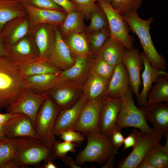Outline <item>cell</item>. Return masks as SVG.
I'll return each mask as SVG.
<instances>
[{
    "mask_svg": "<svg viewBox=\"0 0 168 168\" xmlns=\"http://www.w3.org/2000/svg\"><path fill=\"white\" fill-rule=\"evenodd\" d=\"M86 34L90 49L94 55H96L100 49L110 37L109 28Z\"/></svg>",
    "mask_w": 168,
    "mask_h": 168,
    "instance_id": "36",
    "label": "cell"
},
{
    "mask_svg": "<svg viewBox=\"0 0 168 168\" xmlns=\"http://www.w3.org/2000/svg\"><path fill=\"white\" fill-rule=\"evenodd\" d=\"M29 20L30 32L38 25L47 24L59 28L67 15L64 11L42 9L21 2Z\"/></svg>",
    "mask_w": 168,
    "mask_h": 168,
    "instance_id": "12",
    "label": "cell"
},
{
    "mask_svg": "<svg viewBox=\"0 0 168 168\" xmlns=\"http://www.w3.org/2000/svg\"><path fill=\"white\" fill-rule=\"evenodd\" d=\"M19 138V146L14 159L18 168L39 166L42 161L45 163L54 161L56 157L53 148L48 147L37 138Z\"/></svg>",
    "mask_w": 168,
    "mask_h": 168,
    "instance_id": "3",
    "label": "cell"
},
{
    "mask_svg": "<svg viewBox=\"0 0 168 168\" xmlns=\"http://www.w3.org/2000/svg\"><path fill=\"white\" fill-rule=\"evenodd\" d=\"M86 102L85 97L82 94L74 105L69 108L61 110L55 121L53 131L54 135H58L63 131L73 128Z\"/></svg>",
    "mask_w": 168,
    "mask_h": 168,
    "instance_id": "21",
    "label": "cell"
},
{
    "mask_svg": "<svg viewBox=\"0 0 168 168\" xmlns=\"http://www.w3.org/2000/svg\"><path fill=\"white\" fill-rule=\"evenodd\" d=\"M58 135L61 139L64 141L79 144L85 139V137L78 131L70 129L63 131Z\"/></svg>",
    "mask_w": 168,
    "mask_h": 168,
    "instance_id": "41",
    "label": "cell"
},
{
    "mask_svg": "<svg viewBox=\"0 0 168 168\" xmlns=\"http://www.w3.org/2000/svg\"><path fill=\"white\" fill-rule=\"evenodd\" d=\"M91 66V72L98 75L109 81L115 67L109 64L101 57L97 55H95Z\"/></svg>",
    "mask_w": 168,
    "mask_h": 168,
    "instance_id": "37",
    "label": "cell"
},
{
    "mask_svg": "<svg viewBox=\"0 0 168 168\" xmlns=\"http://www.w3.org/2000/svg\"><path fill=\"white\" fill-rule=\"evenodd\" d=\"M16 114H12L8 112L4 114L0 113V124H5Z\"/></svg>",
    "mask_w": 168,
    "mask_h": 168,
    "instance_id": "47",
    "label": "cell"
},
{
    "mask_svg": "<svg viewBox=\"0 0 168 168\" xmlns=\"http://www.w3.org/2000/svg\"><path fill=\"white\" fill-rule=\"evenodd\" d=\"M138 168H155V167L150 164L144 161H142L139 164L137 167Z\"/></svg>",
    "mask_w": 168,
    "mask_h": 168,
    "instance_id": "49",
    "label": "cell"
},
{
    "mask_svg": "<svg viewBox=\"0 0 168 168\" xmlns=\"http://www.w3.org/2000/svg\"><path fill=\"white\" fill-rule=\"evenodd\" d=\"M4 124H0V140L6 138L4 134Z\"/></svg>",
    "mask_w": 168,
    "mask_h": 168,
    "instance_id": "51",
    "label": "cell"
},
{
    "mask_svg": "<svg viewBox=\"0 0 168 168\" xmlns=\"http://www.w3.org/2000/svg\"><path fill=\"white\" fill-rule=\"evenodd\" d=\"M4 134L8 139L24 137L37 138L30 118L22 114H17L5 124Z\"/></svg>",
    "mask_w": 168,
    "mask_h": 168,
    "instance_id": "19",
    "label": "cell"
},
{
    "mask_svg": "<svg viewBox=\"0 0 168 168\" xmlns=\"http://www.w3.org/2000/svg\"><path fill=\"white\" fill-rule=\"evenodd\" d=\"M44 168H57V167L54 163V161H49L45 163Z\"/></svg>",
    "mask_w": 168,
    "mask_h": 168,
    "instance_id": "52",
    "label": "cell"
},
{
    "mask_svg": "<svg viewBox=\"0 0 168 168\" xmlns=\"http://www.w3.org/2000/svg\"><path fill=\"white\" fill-rule=\"evenodd\" d=\"M26 89V79L17 66L6 56H0V108L13 104Z\"/></svg>",
    "mask_w": 168,
    "mask_h": 168,
    "instance_id": "1",
    "label": "cell"
},
{
    "mask_svg": "<svg viewBox=\"0 0 168 168\" xmlns=\"http://www.w3.org/2000/svg\"><path fill=\"white\" fill-rule=\"evenodd\" d=\"M21 2H26L28 0H17Z\"/></svg>",
    "mask_w": 168,
    "mask_h": 168,
    "instance_id": "53",
    "label": "cell"
},
{
    "mask_svg": "<svg viewBox=\"0 0 168 168\" xmlns=\"http://www.w3.org/2000/svg\"><path fill=\"white\" fill-rule=\"evenodd\" d=\"M140 54L143 62L144 70L142 75L143 88L141 92L139 93L137 100L139 105L145 106L147 101V94L152 87V83H155L160 76L168 73L166 71L157 69L153 67L143 52Z\"/></svg>",
    "mask_w": 168,
    "mask_h": 168,
    "instance_id": "23",
    "label": "cell"
},
{
    "mask_svg": "<svg viewBox=\"0 0 168 168\" xmlns=\"http://www.w3.org/2000/svg\"><path fill=\"white\" fill-rule=\"evenodd\" d=\"M84 18L78 10L67 13L63 23L58 28L62 37L71 33L85 32Z\"/></svg>",
    "mask_w": 168,
    "mask_h": 168,
    "instance_id": "30",
    "label": "cell"
},
{
    "mask_svg": "<svg viewBox=\"0 0 168 168\" xmlns=\"http://www.w3.org/2000/svg\"><path fill=\"white\" fill-rule=\"evenodd\" d=\"M107 0L108 1V2H110L111 0Z\"/></svg>",
    "mask_w": 168,
    "mask_h": 168,
    "instance_id": "54",
    "label": "cell"
},
{
    "mask_svg": "<svg viewBox=\"0 0 168 168\" xmlns=\"http://www.w3.org/2000/svg\"><path fill=\"white\" fill-rule=\"evenodd\" d=\"M61 109L50 98H47L37 114L35 129L37 138L51 148L57 141L53 129L57 116Z\"/></svg>",
    "mask_w": 168,
    "mask_h": 168,
    "instance_id": "6",
    "label": "cell"
},
{
    "mask_svg": "<svg viewBox=\"0 0 168 168\" xmlns=\"http://www.w3.org/2000/svg\"><path fill=\"white\" fill-rule=\"evenodd\" d=\"M140 54V50L137 48L126 49L122 61L129 75V85L137 99L142 83L140 73L144 67L143 60Z\"/></svg>",
    "mask_w": 168,
    "mask_h": 168,
    "instance_id": "15",
    "label": "cell"
},
{
    "mask_svg": "<svg viewBox=\"0 0 168 168\" xmlns=\"http://www.w3.org/2000/svg\"><path fill=\"white\" fill-rule=\"evenodd\" d=\"M115 160V157L114 155L111 156L106 161L105 164L104 166H103L102 168H114Z\"/></svg>",
    "mask_w": 168,
    "mask_h": 168,
    "instance_id": "48",
    "label": "cell"
},
{
    "mask_svg": "<svg viewBox=\"0 0 168 168\" xmlns=\"http://www.w3.org/2000/svg\"><path fill=\"white\" fill-rule=\"evenodd\" d=\"M89 25L86 27L85 33L88 34L102 29L109 28L106 14L99 3L91 14Z\"/></svg>",
    "mask_w": 168,
    "mask_h": 168,
    "instance_id": "35",
    "label": "cell"
},
{
    "mask_svg": "<svg viewBox=\"0 0 168 168\" xmlns=\"http://www.w3.org/2000/svg\"><path fill=\"white\" fill-rule=\"evenodd\" d=\"M29 25L27 15L16 17L7 22L0 32L5 46L13 45L29 34Z\"/></svg>",
    "mask_w": 168,
    "mask_h": 168,
    "instance_id": "17",
    "label": "cell"
},
{
    "mask_svg": "<svg viewBox=\"0 0 168 168\" xmlns=\"http://www.w3.org/2000/svg\"><path fill=\"white\" fill-rule=\"evenodd\" d=\"M48 97L46 93L38 94L26 89L20 98L7 108V111L12 114H26L30 119L35 128L36 116L42 103Z\"/></svg>",
    "mask_w": 168,
    "mask_h": 168,
    "instance_id": "11",
    "label": "cell"
},
{
    "mask_svg": "<svg viewBox=\"0 0 168 168\" xmlns=\"http://www.w3.org/2000/svg\"><path fill=\"white\" fill-rule=\"evenodd\" d=\"M25 2L39 8L64 11L62 7L52 0H28Z\"/></svg>",
    "mask_w": 168,
    "mask_h": 168,
    "instance_id": "42",
    "label": "cell"
},
{
    "mask_svg": "<svg viewBox=\"0 0 168 168\" xmlns=\"http://www.w3.org/2000/svg\"><path fill=\"white\" fill-rule=\"evenodd\" d=\"M62 161L66 166L71 168H81L80 166L78 165L74 160L70 156H65Z\"/></svg>",
    "mask_w": 168,
    "mask_h": 168,
    "instance_id": "46",
    "label": "cell"
},
{
    "mask_svg": "<svg viewBox=\"0 0 168 168\" xmlns=\"http://www.w3.org/2000/svg\"><path fill=\"white\" fill-rule=\"evenodd\" d=\"M109 80L94 73L91 72L83 87L82 94L86 102L96 100L105 95Z\"/></svg>",
    "mask_w": 168,
    "mask_h": 168,
    "instance_id": "25",
    "label": "cell"
},
{
    "mask_svg": "<svg viewBox=\"0 0 168 168\" xmlns=\"http://www.w3.org/2000/svg\"><path fill=\"white\" fill-rule=\"evenodd\" d=\"M60 73L40 74L28 77L25 79L26 88L37 94L45 93L63 81Z\"/></svg>",
    "mask_w": 168,
    "mask_h": 168,
    "instance_id": "24",
    "label": "cell"
},
{
    "mask_svg": "<svg viewBox=\"0 0 168 168\" xmlns=\"http://www.w3.org/2000/svg\"><path fill=\"white\" fill-rule=\"evenodd\" d=\"M55 27L50 24H40L30 32L38 48L41 59L47 61L52 51L55 40Z\"/></svg>",
    "mask_w": 168,
    "mask_h": 168,
    "instance_id": "16",
    "label": "cell"
},
{
    "mask_svg": "<svg viewBox=\"0 0 168 168\" xmlns=\"http://www.w3.org/2000/svg\"><path fill=\"white\" fill-rule=\"evenodd\" d=\"M136 142V138L134 134L132 133L129 134L125 138H124V143L123 150L124 151L126 149L133 147Z\"/></svg>",
    "mask_w": 168,
    "mask_h": 168,
    "instance_id": "45",
    "label": "cell"
},
{
    "mask_svg": "<svg viewBox=\"0 0 168 168\" xmlns=\"http://www.w3.org/2000/svg\"><path fill=\"white\" fill-rule=\"evenodd\" d=\"M98 2L107 17L110 36L120 43L126 49H132L134 39L129 34L130 29L122 15L107 0H98Z\"/></svg>",
    "mask_w": 168,
    "mask_h": 168,
    "instance_id": "9",
    "label": "cell"
},
{
    "mask_svg": "<svg viewBox=\"0 0 168 168\" xmlns=\"http://www.w3.org/2000/svg\"><path fill=\"white\" fill-rule=\"evenodd\" d=\"M89 57L75 58L74 63L71 67L60 72L62 81L80 83V81L85 77L89 71L90 66Z\"/></svg>",
    "mask_w": 168,
    "mask_h": 168,
    "instance_id": "28",
    "label": "cell"
},
{
    "mask_svg": "<svg viewBox=\"0 0 168 168\" xmlns=\"http://www.w3.org/2000/svg\"><path fill=\"white\" fill-rule=\"evenodd\" d=\"M142 0H111L112 7L121 15L131 11H137Z\"/></svg>",
    "mask_w": 168,
    "mask_h": 168,
    "instance_id": "38",
    "label": "cell"
},
{
    "mask_svg": "<svg viewBox=\"0 0 168 168\" xmlns=\"http://www.w3.org/2000/svg\"><path fill=\"white\" fill-rule=\"evenodd\" d=\"M130 30L138 36L144 53L151 66L155 69L166 71L167 62L165 58L156 50L150 32V26L153 19L144 20L138 15L137 11H131L122 15Z\"/></svg>",
    "mask_w": 168,
    "mask_h": 168,
    "instance_id": "2",
    "label": "cell"
},
{
    "mask_svg": "<svg viewBox=\"0 0 168 168\" xmlns=\"http://www.w3.org/2000/svg\"><path fill=\"white\" fill-rule=\"evenodd\" d=\"M19 144V138L0 140V168H3L7 162L14 160Z\"/></svg>",
    "mask_w": 168,
    "mask_h": 168,
    "instance_id": "34",
    "label": "cell"
},
{
    "mask_svg": "<svg viewBox=\"0 0 168 168\" xmlns=\"http://www.w3.org/2000/svg\"><path fill=\"white\" fill-rule=\"evenodd\" d=\"M77 144L73 142L64 141L63 142L57 141L54 144V149L56 158H59L62 160L70 152L76 153V148Z\"/></svg>",
    "mask_w": 168,
    "mask_h": 168,
    "instance_id": "39",
    "label": "cell"
},
{
    "mask_svg": "<svg viewBox=\"0 0 168 168\" xmlns=\"http://www.w3.org/2000/svg\"><path fill=\"white\" fill-rule=\"evenodd\" d=\"M104 96L94 101L86 102L77 123L72 129L84 134L100 133L99 116Z\"/></svg>",
    "mask_w": 168,
    "mask_h": 168,
    "instance_id": "10",
    "label": "cell"
},
{
    "mask_svg": "<svg viewBox=\"0 0 168 168\" xmlns=\"http://www.w3.org/2000/svg\"><path fill=\"white\" fill-rule=\"evenodd\" d=\"M129 82L128 73L123 64L116 65L105 95L112 98H121L127 91Z\"/></svg>",
    "mask_w": 168,
    "mask_h": 168,
    "instance_id": "22",
    "label": "cell"
},
{
    "mask_svg": "<svg viewBox=\"0 0 168 168\" xmlns=\"http://www.w3.org/2000/svg\"><path fill=\"white\" fill-rule=\"evenodd\" d=\"M87 142L85 148L76 156L75 161L81 166L85 162L105 163L109 157L118 152L111 138L100 133H90L85 134Z\"/></svg>",
    "mask_w": 168,
    "mask_h": 168,
    "instance_id": "4",
    "label": "cell"
},
{
    "mask_svg": "<svg viewBox=\"0 0 168 168\" xmlns=\"http://www.w3.org/2000/svg\"><path fill=\"white\" fill-rule=\"evenodd\" d=\"M5 46L0 36V56H5Z\"/></svg>",
    "mask_w": 168,
    "mask_h": 168,
    "instance_id": "50",
    "label": "cell"
},
{
    "mask_svg": "<svg viewBox=\"0 0 168 168\" xmlns=\"http://www.w3.org/2000/svg\"><path fill=\"white\" fill-rule=\"evenodd\" d=\"M55 40L52 52L47 62L50 65L63 71L71 67L75 60L62 37L59 29L55 27Z\"/></svg>",
    "mask_w": 168,
    "mask_h": 168,
    "instance_id": "18",
    "label": "cell"
},
{
    "mask_svg": "<svg viewBox=\"0 0 168 168\" xmlns=\"http://www.w3.org/2000/svg\"><path fill=\"white\" fill-rule=\"evenodd\" d=\"M133 91L130 85L121 98V104L116 125L121 128L133 127L143 132L152 134L153 128L147 124L143 110L136 105L133 98Z\"/></svg>",
    "mask_w": 168,
    "mask_h": 168,
    "instance_id": "5",
    "label": "cell"
},
{
    "mask_svg": "<svg viewBox=\"0 0 168 168\" xmlns=\"http://www.w3.org/2000/svg\"><path fill=\"white\" fill-rule=\"evenodd\" d=\"M147 99L145 106L158 102H168V74L158 77L148 92Z\"/></svg>",
    "mask_w": 168,
    "mask_h": 168,
    "instance_id": "31",
    "label": "cell"
},
{
    "mask_svg": "<svg viewBox=\"0 0 168 168\" xmlns=\"http://www.w3.org/2000/svg\"><path fill=\"white\" fill-rule=\"evenodd\" d=\"M17 67L20 73L25 79L38 75L59 73L62 71L42 60Z\"/></svg>",
    "mask_w": 168,
    "mask_h": 168,
    "instance_id": "32",
    "label": "cell"
},
{
    "mask_svg": "<svg viewBox=\"0 0 168 168\" xmlns=\"http://www.w3.org/2000/svg\"><path fill=\"white\" fill-rule=\"evenodd\" d=\"M98 0H71L87 20L89 19L91 14L96 8L97 4H96L95 2Z\"/></svg>",
    "mask_w": 168,
    "mask_h": 168,
    "instance_id": "40",
    "label": "cell"
},
{
    "mask_svg": "<svg viewBox=\"0 0 168 168\" xmlns=\"http://www.w3.org/2000/svg\"><path fill=\"white\" fill-rule=\"evenodd\" d=\"M81 84L70 81H63L45 93L62 110L69 108L79 100V92Z\"/></svg>",
    "mask_w": 168,
    "mask_h": 168,
    "instance_id": "13",
    "label": "cell"
},
{
    "mask_svg": "<svg viewBox=\"0 0 168 168\" xmlns=\"http://www.w3.org/2000/svg\"><path fill=\"white\" fill-rule=\"evenodd\" d=\"M142 161L150 164L155 168H167L168 148L158 143L149 150Z\"/></svg>",
    "mask_w": 168,
    "mask_h": 168,
    "instance_id": "33",
    "label": "cell"
},
{
    "mask_svg": "<svg viewBox=\"0 0 168 168\" xmlns=\"http://www.w3.org/2000/svg\"><path fill=\"white\" fill-rule=\"evenodd\" d=\"M26 15L21 2L17 0H0V32L5 24L16 17Z\"/></svg>",
    "mask_w": 168,
    "mask_h": 168,
    "instance_id": "29",
    "label": "cell"
},
{
    "mask_svg": "<svg viewBox=\"0 0 168 168\" xmlns=\"http://www.w3.org/2000/svg\"><path fill=\"white\" fill-rule=\"evenodd\" d=\"M63 39L74 59L79 57H89L93 54L90 49L85 33H71Z\"/></svg>",
    "mask_w": 168,
    "mask_h": 168,
    "instance_id": "27",
    "label": "cell"
},
{
    "mask_svg": "<svg viewBox=\"0 0 168 168\" xmlns=\"http://www.w3.org/2000/svg\"><path fill=\"white\" fill-rule=\"evenodd\" d=\"M121 104V98H112L104 96L99 116L100 133L111 138L113 132L119 128L116 126V123Z\"/></svg>",
    "mask_w": 168,
    "mask_h": 168,
    "instance_id": "14",
    "label": "cell"
},
{
    "mask_svg": "<svg viewBox=\"0 0 168 168\" xmlns=\"http://www.w3.org/2000/svg\"><path fill=\"white\" fill-rule=\"evenodd\" d=\"M61 7L68 13L73 11L78 10L74 3L69 0H52Z\"/></svg>",
    "mask_w": 168,
    "mask_h": 168,
    "instance_id": "44",
    "label": "cell"
},
{
    "mask_svg": "<svg viewBox=\"0 0 168 168\" xmlns=\"http://www.w3.org/2000/svg\"><path fill=\"white\" fill-rule=\"evenodd\" d=\"M126 49L120 43L110 37L98 51L96 55L102 58L109 64L115 66L122 63Z\"/></svg>",
    "mask_w": 168,
    "mask_h": 168,
    "instance_id": "26",
    "label": "cell"
},
{
    "mask_svg": "<svg viewBox=\"0 0 168 168\" xmlns=\"http://www.w3.org/2000/svg\"><path fill=\"white\" fill-rule=\"evenodd\" d=\"M5 56L17 66L42 60L38 48L30 33L13 45L5 46Z\"/></svg>",
    "mask_w": 168,
    "mask_h": 168,
    "instance_id": "8",
    "label": "cell"
},
{
    "mask_svg": "<svg viewBox=\"0 0 168 168\" xmlns=\"http://www.w3.org/2000/svg\"><path fill=\"white\" fill-rule=\"evenodd\" d=\"M132 133L136 138V142L131 152L117 165L118 168H136L142 161L149 150L159 143L163 137L157 133L150 134L134 128Z\"/></svg>",
    "mask_w": 168,
    "mask_h": 168,
    "instance_id": "7",
    "label": "cell"
},
{
    "mask_svg": "<svg viewBox=\"0 0 168 168\" xmlns=\"http://www.w3.org/2000/svg\"><path fill=\"white\" fill-rule=\"evenodd\" d=\"M122 129L119 128L114 130L110 138L113 145L118 150L123 144L124 139L121 132Z\"/></svg>",
    "mask_w": 168,
    "mask_h": 168,
    "instance_id": "43",
    "label": "cell"
},
{
    "mask_svg": "<svg viewBox=\"0 0 168 168\" xmlns=\"http://www.w3.org/2000/svg\"><path fill=\"white\" fill-rule=\"evenodd\" d=\"M141 108L147 120L152 123L155 132L163 137L168 133V102L157 103Z\"/></svg>",
    "mask_w": 168,
    "mask_h": 168,
    "instance_id": "20",
    "label": "cell"
}]
</instances>
